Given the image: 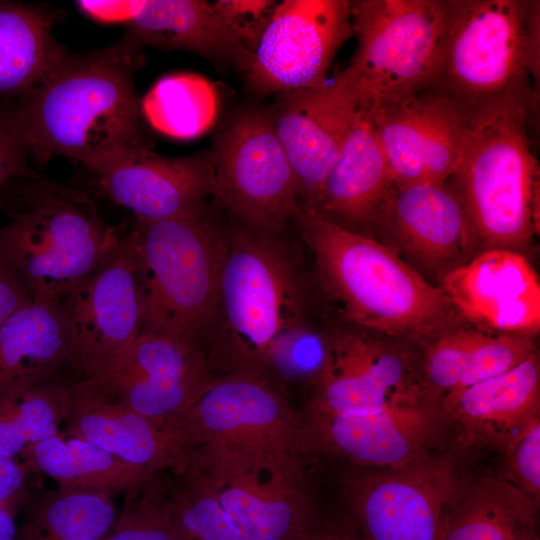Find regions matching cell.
I'll use <instances>...</instances> for the list:
<instances>
[{
  "label": "cell",
  "mask_w": 540,
  "mask_h": 540,
  "mask_svg": "<svg viewBox=\"0 0 540 540\" xmlns=\"http://www.w3.org/2000/svg\"><path fill=\"white\" fill-rule=\"evenodd\" d=\"M141 49L124 36L101 50L64 56L33 88L13 98L29 158L55 156L90 168L105 157L149 148L134 72Z\"/></svg>",
  "instance_id": "obj_1"
},
{
  "label": "cell",
  "mask_w": 540,
  "mask_h": 540,
  "mask_svg": "<svg viewBox=\"0 0 540 540\" xmlns=\"http://www.w3.org/2000/svg\"><path fill=\"white\" fill-rule=\"evenodd\" d=\"M293 221L313 257L319 289L342 321L419 350L467 325L440 286L382 242L307 206H299Z\"/></svg>",
  "instance_id": "obj_2"
},
{
  "label": "cell",
  "mask_w": 540,
  "mask_h": 540,
  "mask_svg": "<svg viewBox=\"0 0 540 540\" xmlns=\"http://www.w3.org/2000/svg\"><path fill=\"white\" fill-rule=\"evenodd\" d=\"M535 108L506 99L472 109L462 154L445 182L461 204L471 258L493 249L528 257L539 234V166L529 138Z\"/></svg>",
  "instance_id": "obj_3"
},
{
  "label": "cell",
  "mask_w": 540,
  "mask_h": 540,
  "mask_svg": "<svg viewBox=\"0 0 540 540\" xmlns=\"http://www.w3.org/2000/svg\"><path fill=\"white\" fill-rule=\"evenodd\" d=\"M0 208L10 218L0 227V255L38 301L62 303L125 235L100 217L86 193L42 176L8 182Z\"/></svg>",
  "instance_id": "obj_4"
},
{
  "label": "cell",
  "mask_w": 540,
  "mask_h": 540,
  "mask_svg": "<svg viewBox=\"0 0 540 540\" xmlns=\"http://www.w3.org/2000/svg\"><path fill=\"white\" fill-rule=\"evenodd\" d=\"M306 293L280 233L239 223L228 231L217 311L204 340L213 374L263 375L278 335L311 309Z\"/></svg>",
  "instance_id": "obj_5"
},
{
  "label": "cell",
  "mask_w": 540,
  "mask_h": 540,
  "mask_svg": "<svg viewBox=\"0 0 540 540\" xmlns=\"http://www.w3.org/2000/svg\"><path fill=\"white\" fill-rule=\"evenodd\" d=\"M440 32L424 89L474 109L516 99L536 104L528 70L538 1L439 0Z\"/></svg>",
  "instance_id": "obj_6"
},
{
  "label": "cell",
  "mask_w": 540,
  "mask_h": 540,
  "mask_svg": "<svg viewBox=\"0 0 540 540\" xmlns=\"http://www.w3.org/2000/svg\"><path fill=\"white\" fill-rule=\"evenodd\" d=\"M141 331L202 346L216 315L227 232L207 215L136 221Z\"/></svg>",
  "instance_id": "obj_7"
},
{
  "label": "cell",
  "mask_w": 540,
  "mask_h": 540,
  "mask_svg": "<svg viewBox=\"0 0 540 540\" xmlns=\"http://www.w3.org/2000/svg\"><path fill=\"white\" fill-rule=\"evenodd\" d=\"M301 456L196 446L180 468L210 490L246 540H302L317 517Z\"/></svg>",
  "instance_id": "obj_8"
},
{
  "label": "cell",
  "mask_w": 540,
  "mask_h": 540,
  "mask_svg": "<svg viewBox=\"0 0 540 540\" xmlns=\"http://www.w3.org/2000/svg\"><path fill=\"white\" fill-rule=\"evenodd\" d=\"M357 48L338 76L361 109L426 87L440 32L439 0L351 1Z\"/></svg>",
  "instance_id": "obj_9"
},
{
  "label": "cell",
  "mask_w": 540,
  "mask_h": 540,
  "mask_svg": "<svg viewBox=\"0 0 540 540\" xmlns=\"http://www.w3.org/2000/svg\"><path fill=\"white\" fill-rule=\"evenodd\" d=\"M438 402L425 388L420 350L336 317L329 357L307 411L361 416Z\"/></svg>",
  "instance_id": "obj_10"
},
{
  "label": "cell",
  "mask_w": 540,
  "mask_h": 540,
  "mask_svg": "<svg viewBox=\"0 0 540 540\" xmlns=\"http://www.w3.org/2000/svg\"><path fill=\"white\" fill-rule=\"evenodd\" d=\"M216 198L244 226L281 233L300 206L296 180L269 111L239 110L213 150Z\"/></svg>",
  "instance_id": "obj_11"
},
{
  "label": "cell",
  "mask_w": 540,
  "mask_h": 540,
  "mask_svg": "<svg viewBox=\"0 0 540 540\" xmlns=\"http://www.w3.org/2000/svg\"><path fill=\"white\" fill-rule=\"evenodd\" d=\"M342 487L364 540H440L459 493L453 462L429 453L397 466H352Z\"/></svg>",
  "instance_id": "obj_12"
},
{
  "label": "cell",
  "mask_w": 540,
  "mask_h": 540,
  "mask_svg": "<svg viewBox=\"0 0 540 540\" xmlns=\"http://www.w3.org/2000/svg\"><path fill=\"white\" fill-rule=\"evenodd\" d=\"M181 444L307 453L301 415L286 392L263 375L214 377L199 399L167 422Z\"/></svg>",
  "instance_id": "obj_13"
},
{
  "label": "cell",
  "mask_w": 540,
  "mask_h": 540,
  "mask_svg": "<svg viewBox=\"0 0 540 540\" xmlns=\"http://www.w3.org/2000/svg\"><path fill=\"white\" fill-rule=\"evenodd\" d=\"M61 305L79 379H104L143 324V294L131 230L115 253Z\"/></svg>",
  "instance_id": "obj_14"
},
{
  "label": "cell",
  "mask_w": 540,
  "mask_h": 540,
  "mask_svg": "<svg viewBox=\"0 0 540 540\" xmlns=\"http://www.w3.org/2000/svg\"><path fill=\"white\" fill-rule=\"evenodd\" d=\"M351 1L285 0L277 4L243 74L262 95L317 88L352 36Z\"/></svg>",
  "instance_id": "obj_15"
},
{
  "label": "cell",
  "mask_w": 540,
  "mask_h": 540,
  "mask_svg": "<svg viewBox=\"0 0 540 540\" xmlns=\"http://www.w3.org/2000/svg\"><path fill=\"white\" fill-rule=\"evenodd\" d=\"M367 111L397 187L448 180L462 154L471 108L422 89Z\"/></svg>",
  "instance_id": "obj_16"
},
{
  "label": "cell",
  "mask_w": 540,
  "mask_h": 540,
  "mask_svg": "<svg viewBox=\"0 0 540 540\" xmlns=\"http://www.w3.org/2000/svg\"><path fill=\"white\" fill-rule=\"evenodd\" d=\"M101 190L131 210L138 221L194 216L216 196L211 152L166 157L149 148H132L88 168Z\"/></svg>",
  "instance_id": "obj_17"
},
{
  "label": "cell",
  "mask_w": 540,
  "mask_h": 540,
  "mask_svg": "<svg viewBox=\"0 0 540 540\" xmlns=\"http://www.w3.org/2000/svg\"><path fill=\"white\" fill-rule=\"evenodd\" d=\"M214 377L202 346L141 331L97 382L137 412L168 422L183 415Z\"/></svg>",
  "instance_id": "obj_18"
},
{
  "label": "cell",
  "mask_w": 540,
  "mask_h": 540,
  "mask_svg": "<svg viewBox=\"0 0 540 540\" xmlns=\"http://www.w3.org/2000/svg\"><path fill=\"white\" fill-rule=\"evenodd\" d=\"M307 453L324 452L352 466H397L428 452L447 423L439 402L399 405L361 416L305 411Z\"/></svg>",
  "instance_id": "obj_19"
},
{
  "label": "cell",
  "mask_w": 540,
  "mask_h": 540,
  "mask_svg": "<svg viewBox=\"0 0 540 540\" xmlns=\"http://www.w3.org/2000/svg\"><path fill=\"white\" fill-rule=\"evenodd\" d=\"M360 109L337 76L332 84L280 94L271 119L292 168L300 206H311Z\"/></svg>",
  "instance_id": "obj_20"
},
{
  "label": "cell",
  "mask_w": 540,
  "mask_h": 540,
  "mask_svg": "<svg viewBox=\"0 0 540 540\" xmlns=\"http://www.w3.org/2000/svg\"><path fill=\"white\" fill-rule=\"evenodd\" d=\"M464 321L480 330L534 336L540 330V283L527 256L493 249L439 283Z\"/></svg>",
  "instance_id": "obj_21"
},
{
  "label": "cell",
  "mask_w": 540,
  "mask_h": 540,
  "mask_svg": "<svg viewBox=\"0 0 540 540\" xmlns=\"http://www.w3.org/2000/svg\"><path fill=\"white\" fill-rule=\"evenodd\" d=\"M61 432L154 472L178 470L189 450L167 422L137 412L104 385L90 379L71 382Z\"/></svg>",
  "instance_id": "obj_22"
},
{
  "label": "cell",
  "mask_w": 540,
  "mask_h": 540,
  "mask_svg": "<svg viewBox=\"0 0 540 540\" xmlns=\"http://www.w3.org/2000/svg\"><path fill=\"white\" fill-rule=\"evenodd\" d=\"M380 242L438 286L471 259L463 210L446 183L396 186Z\"/></svg>",
  "instance_id": "obj_23"
},
{
  "label": "cell",
  "mask_w": 540,
  "mask_h": 540,
  "mask_svg": "<svg viewBox=\"0 0 540 540\" xmlns=\"http://www.w3.org/2000/svg\"><path fill=\"white\" fill-rule=\"evenodd\" d=\"M395 190L370 113L360 108L314 203L307 207L346 230L380 241Z\"/></svg>",
  "instance_id": "obj_24"
},
{
  "label": "cell",
  "mask_w": 540,
  "mask_h": 540,
  "mask_svg": "<svg viewBox=\"0 0 540 540\" xmlns=\"http://www.w3.org/2000/svg\"><path fill=\"white\" fill-rule=\"evenodd\" d=\"M446 421L467 439L502 452L540 419V361L536 351L513 369L439 399Z\"/></svg>",
  "instance_id": "obj_25"
},
{
  "label": "cell",
  "mask_w": 540,
  "mask_h": 540,
  "mask_svg": "<svg viewBox=\"0 0 540 540\" xmlns=\"http://www.w3.org/2000/svg\"><path fill=\"white\" fill-rule=\"evenodd\" d=\"M79 379L61 303L33 300L0 327V396Z\"/></svg>",
  "instance_id": "obj_26"
},
{
  "label": "cell",
  "mask_w": 540,
  "mask_h": 540,
  "mask_svg": "<svg viewBox=\"0 0 540 540\" xmlns=\"http://www.w3.org/2000/svg\"><path fill=\"white\" fill-rule=\"evenodd\" d=\"M124 37L139 49L182 50L242 72L251 52L215 11L201 0H148L127 23Z\"/></svg>",
  "instance_id": "obj_27"
},
{
  "label": "cell",
  "mask_w": 540,
  "mask_h": 540,
  "mask_svg": "<svg viewBox=\"0 0 540 540\" xmlns=\"http://www.w3.org/2000/svg\"><path fill=\"white\" fill-rule=\"evenodd\" d=\"M536 351L534 336L492 333L467 324L420 350L421 375L439 401L513 369Z\"/></svg>",
  "instance_id": "obj_28"
},
{
  "label": "cell",
  "mask_w": 540,
  "mask_h": 540,
  "mask_svg": "<svg viewBox=\"0 0 540 540\" xmlns=\"http://www.w3.org/2000/svg\"><path fill=\"white\" fill-rule=\"evenodd\" d=\"M19 455L27 472L45 474L58 489L102 493L111 497L125 494L160 473L128 463L61 431L27 445Z\"/></svg>",
  "instance_id": "obj_29"
},
{
  "label": "cell",
  "mask_w": 540,
  "mask_h": 540,
  "mask_svg": "<svg viewBox=\"0 0 540 540\" xmlns=\"http://www.w3.org/2000/svg\"><path fill=\"white\" fill-rule=\"evenodd\" d=\"M538 508L504 476L490 475L458 493L440 540H540Z\"/></svg>",
  "instance_id": "obj_30"
},
{
  "label": "cell",
  "mask_w": 540,
  "mask_h": 540,
  "mask_svg": "<svg viewBox=\"0 0 540 540\" xmlns=\"http://www.w3.org/2000/svg\"><path fill=\"white\" fill-rule=\"evenodd\" d=\"M56 20L43 6L0 1V98L33 88L67 52L53 36Z\"/></svg>",
  "instance_id": "obj_31"
},
{
  "label": "cell",
  "mask_w": 540,
  "mask_h": 540,
  "mask_svg": "<svg viewBox=\"0 0 540 540\" xmlns=\"http://www.w3.org/2000/svg\"><path fill=\"white\" fill-rule=\"evenodd\" d=\"M17 540H102L118 511L102 493L54 489L30 495Z\"/></svg>",
  "instance_id": "obj_32"
},
{
  "label": "cell",
  "mask_w": 540,
  "mask_h": 540,
  "mask_svg": "<svg viewBox=\"0 0 540 540\" xmlns=\"http://www.w3.org/2000/svg\"><path fill=\"white\" fill-rule=\"evenodd\" d=\"M143 119L175 139H194L210 129L218 111L217 93L206 78L177 73L160 78L140 100Z\"/></svg>",
  "instance_id": "obj_33"
},
{
  "label": "cell",
  "mask_w": 540,
  "mask_h": 540,
  "mask_svg": "<svg viewBox=\"0 0 540 540\" xmlns=\"http://www.w3.org/2000/svg\"><path fill=\"white\" fill-rule=\"evenodd\" d=\"M332 322L311 310L293 321L273 342L263 375L283 391L288 383L314 387L329 357Z\"/></svg>",
  "instance_id": "obj_34"
},
{
  "label": "cell",
  "mask_w": 540,
  "mask_h": 540,
  "mask_svg": "<svg viewBox=\"0 0 540 540\" xmlns=\"http://www.w3.org/2000/svg\"><path fill=\"white\" fill-rule=\"evenodd\" d=\"M170 482L177 540H246L214 495L184 468Z\"/></svg>",
  "instance_id": "obj_35"
},
{
  "label": "cell",
  "mask_w": 540,
  "mask_h": 540,
  "mask_svg": "<svg viewBox=\"0 0 540 540\" xmlns=\"http://www.w3.org/2000/svg\"><path fill=\"white\" fill-rule=\"evenodd\" d=\"M163 473L124 494L116 522L102 540H177L170 482Z\"/></svg>",
  "instance_id": "obj_36"
},
{
  "label": "cell",
  "mask_w": 540,
  "mask_h": 540,
  "mask_svg": "<svg viewBox=\"0 0 540 540\" xmlns=\"http://www.w3.org/2000/svg\"><path fill=\"white\" fill-rule=\"evenodd\" d=\"M511 483L539 502L540 498V419L535 420L502 452Z\"/></svg>",
  "instance_id": "obj_37"
},
{
  "label": "cell",
  "mask_w": 540,
  "mask_h": 540,
  "mask_svg": "<svg viewBox=\"0 0 540 540\" xmlns=\"http://www.w3.org/2000/svg\"><path fill=\"white\" fill-rule=\"evenodd\" d=\"M28 158L13 98H0V192L11 180L41 177L31 168Z\"/></svg>",
  "instance_id": "obj_38"
},
{
  "label": "cell",
  "mask_w": 540,
  "mask_h": 540,
  "mask_svg": "<svg viewBox=\"0 0 540 540\" xmlns=\"http://www.w3.org/2000/svg\"><path fill=\"white\" fill-rule=\"evenodd\" d=\"M212 5L251 53L277 6L269 0H218Z\"/></svg>",
  "instance_id": "obj_39"
},
{
  "label": "cell",
  "mask_w": 540,
  "mask_h": 540,
  "mask_svg": "<svg viewBox=\"0 0 540 540\" xmlns=\"http://www.w3.org/2000/svg\"><path fill=\"white\" fill-rule=\"evenodd\" d=\"M27 473L22 463L0 453V507L14 517L30 497Z\"/></svg>",
  "instance_id": "obj_40"
},
{
  "label": "cell",
  "mask_w": 540,
  "mask_h": 540,
  "mask_svg": "<svg viewBox=\"0 0 540 540\" xmlns=\"http://www.w3.org/2000/svg\"><path fill=\"white\" fill-rule=\"evenodd\" d=\"M33 300L18 274L0 255V327L13 313Z\"/></svg>",
  "instance_id": "obj_41"
},
{
  "label": "cell",
  "mask_w": 540,
  "mask_h": 540,
  "mask_svg": "<svg viewBox=\"0 0 540 540\" xmlns=\"http://www.w3.org/2000/svg\"><path fill=\"white\" fill-rule=\"evenodd\" d=\"M141 1H77L80 10L99 22L128 23Z\"/></svg>",
  "instance_id": "obj_42"
},
{
  "label": "cell",
  "mask_w": 540,
  "mask_h": 540,
  "mask_svg": "<svg viewBox=\"0 0 540 540\" xmlns=\"http://www.w3.org/2000/svg\"><path fill=\"white\" fill-rule=\"evenodd\" d=\"M302 540H364L354 522L344 521L320 523L317 519Z\"/></svg>",
  "instance_id": "obj_43"
},
{
  "label": "cell",
  "mask_w": 540,
  "mask_h": 540,
  "mask_svg": "<svg viewBox=\"0 0 540 540\" xmlns=\"http://www.w3.org/2000/svg\"><path fill=\"white\" fill-rule=\"evenodd\" d=\"M17 536L15 517L0 507V540H17Z\"/></svg>",
  "instance_id": "obj_44"
}]
</instances>
